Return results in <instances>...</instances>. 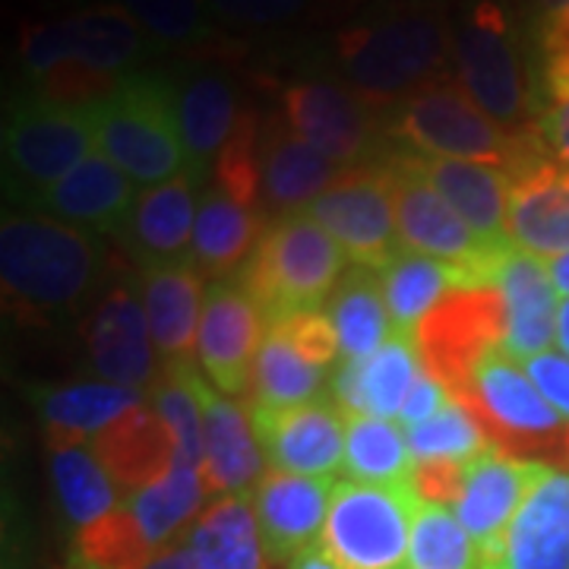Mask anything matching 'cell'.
<instances>
[{
	"instance_id": "1",
	"label": "cell",
	"mask_w": 569,
	"mask_h": 569,
	"mask_svg": "<svg viewBox=\"0 0 569 569\" xmlns=\"http://www.w3.org/2000/svg\"><path fill=\"white\" fill-rule=\"evenodd\" d=\"M332 58L346 86L373 108H387L427 82L447 80L452 26L437 3H399L342 29Z\"/></svg>"
},
{
	"instance_id": "2",
	"label": "cell",
	"mask_w": 569,
	"mask_h": 569,
	"mask_svg": "<svg viewBox=\"0 0 569 569\" xmlns=\"http://www.w3.org/2000/svg\"><path fill=\"white\" fill-rule=\"evenodd\" d=\"M102 272V244L41 212H3L0 279L7 298L36 313L73 310Z\"/></svg>"
},
{
	"instance_id": "3",
	"label": "cell",
	"mask_w": 569,
	"mask_h": 569,
	"mask_svg": "<svg viewBox=\"0 0 569 569\" xmlns=\"http://www.w3.org/2000/svg\"><path fill=\"white\" fill-rule=\"evenodd\" d=\"M342 247L307 212L279 216L260 238L234 282L260 307L269 326L295 313L323 310L348 269Z\"/></svg>"
},
{
	"instance_id": "4",
	"label": "cell",
	"mask_w": 569,
	"mask_h": 569,
	"mask_svg": "<svg viewBox=\"0 0 569 569\" xmlns=\"http://www.w3.org/2000/svg\"><path fill=\"white\" fill-rule=\"evenodd\" d=\"M99 152L140 187L187 174L178 86L159 73H130L96 102Z\"/></svg>"
},
{
	"instance_id": "5",
	"label": "cell",
	"mask_w": 569,
	"mask_h": 569,
	"mask_svg": "<svg viewBox=\"0 0 569 569\" xmlns=\"http://www.w3.org/2000/svg\"><path fill=\"white\" fill-rule=\"evenodd\" d=\"M96 149V102L54 104L26 96L3 127L7 190L20 203L36 206Z\"/></svg>"
},
{
	"instance_id": "6",
	"label": "cell",
	"mask_w": 569,
	"mask_h": 569,
	"mask_svg": "<svg viewBox=\"0 0 569 569\" xmlns=\"http://www.w3.org/2000/svg\"><path fill=\"white\" fill-rule=\"evenodd\" d=\"M387 133L421 156L509 168L522 130L488 118L456 80H437L392 104Z\"/></svg>"
},
{
	"instance_id": "7",
	"label": "cell",
	"mask_w": 569,
	"mask_h": 569,
	"mask_svg": "<svg viewBox=\"0 0 569 569\" xmlns=\"http://www.w3.org/2000/svg\"><path fill=\"white\" fill-rule=\"evenodd\" d=\"M452 70L456 82L500 127L516 130L531 111L529 67L500 0H475L462 10L452 26Z\"/></svg>"
},
{
	"instance_id": "8",
	"label": "cell",
	"mask_w": 569,
	"mask_h": 569,
	"mask_svg": "<svg viewBox=\"0 0 569 569\" xmlns=\"http://www.w3.org/2000/svg\"><path fill=\"white\" fill-rule=\"evenodd\" d=\"M462 402L481 418L488 437L503 452L545 466L560 462L569 471V425L503 348H493L478 365Z\"/></svg>"
},
{
	"instance_id": "9",
	"label": "cell",
	"mask_w": 569,
	"mask_h": 569,
	"mask_svg": "<svg viewBox=\"0 0 569 569\" xmlns=\"http://www.w3.org/2000/svg\"><path fill=\"white\" fill-rule=\"evenodd\" d=\"M418 507L421 497L411 485L380 488L342 478L320 541L342 569H408Z\"/></svg>"
},
{
	"instance_id": "10",
	"label": "cell",
	"mask_w": 569,
	"mask_h": 569,
	"mask_svg": "<svg viewBox=\"0 0 569 569\" xmlns=\"http://www.w3.org/2000/svg\"><path fill=\"white\" fill-rule=\"evenodd\" d=\"M149 51V36L137 20L114 7H89L63 20L29 26L20 39V63L26 80H39L61 63H80L86 70L123 80Z\"/></svg>"
},
{
	"instance_id": "11",
	"label": "cell",
	"mask_w": 569,
	"mask_h": 569,
	"mask_svg": "<svg viewBox=\"0 0 569 569\" xmlns=\"http://www.w3.org/2000/svg\"><path fill=\"white\" fill-rule=\"evenodd\" d=\"M380 162L387 164L396 190V228L399 244L433 260L456 263L475 272L485 288H493L500 260L512 244H490L452 206L411 168L406 152H389Z\"/></svg>"
},
{
	"instance_id": "12",
	"label": "cell",
	"mask_w": 569,
	"mask_h": 569,
	"mask_svg": "<svg viewBox=\"0 0 569 569\" xmlns=\"http://www.w3.org/2000/svg\"><path fill=\"white\" fill-rule=\"evenodd\" d=\"M507 339V307L497 288L452 291L433 307L415 332L425 373L440 380L462 402L478 365Z\"/></svg>"
},
{
	"instance_id": "13",
	"label": "cell",
	"mask_w": 569,
	"mask_h": 569,
	"mask_svg": "<svg viewBox=\"0 0 569 569\" xmlns=\"http://www.w3.org/2000/svg\"><path fill=\"white\" fill-rule=\"evenodd\" d=\"M346 250L351 266L383 269L399 250L396 190L383 162L348 168L339 181L301 209Z\"/></svg>"
},
{
	"instance_id": "14",
	"label": "cell",
	"mask_w": 569,
	"mask_h": 569,
	"mask_svg": "<svg viewBox=\"0 0 569 569\" xmlns=\"http://www.w3.org/2000/svg\"><path fill=\"white\" fill-rule=\"evenodd\" d=\"M507 174L509 241L545 263L569 253V168L550 156L535 127L519 133Z\"/></svg>"
},
{
	"instance_id": "15",
	"label": "cell",
	"mask_w": 569,
	"mask_h": 569,
	"mask_svg": "<svg viewBox=\"0 0 569 569\" xmlns=\"http://www.w3.org/2000/svg\"><path fill=\"white\" fill-rule=\"evenodd\" d=\"M279 104V114L291 123V130L342 168L383 159V133L373 118V104L365 102L346 82L323 77L295 80L282 89Z\"/></svg>"
},
{
	"instance_id": "16",
	"label": "cell",
	"mask_w": 569,
	"mask_h": 569,
	"mask_svg": "<svg viewBox=\"0 0 569 569\" xmlns=\"http://www.w3.org/2000/svg\"><path fill=\"white\" fill-rule=\"evenodd\" d=\"M247 418L272 471L336 478L346 468V411L332 396L291 408H247Z\"/></svg>"
},
{
	"instance_id": "17",
	"label": "cell",
	"mask_w": 569,
	"mask_h": 569,
	"mask_svg": "<svg viewBox=\"0 0 569 569\" xmlns=\"http://www.w3.org/2000/svg\"><path fill=\"white\" fill-rule=\"evenodd\" d=\"M263 339V313L241 284L234 279L206 284L197 358L209 383L222 396H247L253 389V370Z\"/></svg>"
},
{
	"instance_id": "18",
	"label": "cell",
	"mask_w": 569,
	"mask_h": 569,
	"mask_svg": "<svg viewBox=\"0 0 569 569\" xmlns=\"http://www.w3.org/2000/svg\"><path fill=\"white\" fill-rule=\"evenodd\" d=\"M553 466L516 459L500 447L488 449L466 468V488L456 503V516L478 548V569L490 567L503 548L509 522L529 500L535 485Z\"/></svg>"
},
{
	"instance_id": "19",
	"label": "cell",
	"mask_w": 569,
	"mask_h": 569,
	"mask_svg": "<svg viewBox=\"0 0 569 569\" xmlns=\"http://www.w3.org/2000/svg\"><path fill=\"white\" fill-rule=\"evenodd\" d=\"M89 367L102 383L137 389L156 383V346L149 336L146 307L127 284H114L89 317L86 329Z\"/></svg>"
},
{
	"instance_id": "20",
	"label": "cell",
	"mask_w": 569,
	"mask_h": 569,
	"mask_svg": "<svg viewBox=\"0 0 569 569\" xmlns=\"http://www.w3.org/2000/svg\"><path fill=\"white\" fill-rule=\"evenodd\" d=\"M336 478H307L269 471L253 490V509L272 563H288L323 538Z\"/></svg>"
},
{
	"instance_id": "21",
	"label": "cell",
	"mask_w": 569,
	"mask_h": 569,
	"mask_svg": "<svg viewBox=\"0 0 569 569\" xmlns=\"http://www.w3.org/2000/svg\"><path fill=\"white\" fill-rule=\"evenodd\" d=\"M133 187L137 183L96 149L67 178L54 183L39 203L32 206V212L77 224L82 231H96V234H123L137 206Z\"/></svg>"
},
{
	"instance_id": "22",
	"label": "cell",
	"mask_w": 569,
	"mask_h": 569,
	"mask_svg": "<svg viewBox=\"0 0 569 569\" xmlns=\"http://www.w3.org/2000/svg\"><path fill=\"white\" fill-rule=\"evenodd\" d=\"M346 171L348 168L295 133L282 114H269L260 127V183L263 206L269 209L282 216L301 212Z\"/></svg>"
},
{
	"instance_id": "23",
	"label": "cell",
	"mask_w": 569,
	"mask_h": 569,
	"mask_svg": "<svg viewBox=\"0 0 569 569\" xmlns=\"http://www.w3.org/2000/svg\"><path fill=\"white\" fill-rule=\"evenodd\" d=\"M493 288L507 307V339L503 351L516 361L550 351L557 342L560 295L553 288L548 263L512 244L500 260Z\"/></svg>"
},
{
	"instance_id": "24",
	"label": "cell",
	"mask_w": 569,
	"mask_h": 569,
	"mask_svg": "<svg viewBox=\"0 0 569 569\" xmlns=\"http://www.w3.org/2000/svg\"><path fill=\"white\" fill-rule=\"evenodd\" d=\"M200 402H203L206 459L203 481L209 490V503L216 497L253 493L263 481V449L241 406H234L203 377L197 380Z\"/></svg>"
},
{
	"instance_id": "25",
	"label": "cell",
	"mask_w": 569,
	"mask_h": 569,
	"mask_svg": "<svg viewBox=\"0 0 569 569\" xmlns=\"http://www.w3.org/2000/svg\"><path fill=\"white\" fill-rule=\"evenodd\" d=\"M485 569H569V471L550 468L535 485Z\"/></svg>"
},
{
	"instance_id": "26",
	"label": "cell",
	"mask_w": 569,
	"mask_h": 569,
	"mask_svg": "<svg viewBox=\"0 0 569 569\" xmlns=\"http://www.w3.org/2000/svg\"><path fill=\"white\" fill-rule=\"evenodd\" d=\"M203 298V272L193 260L142 269V307L162 365H190L200 339Z\"/></svg>"
},
{
	"instance_id": "27",
	"label": "cell",
	"mask_w": 569,
	"mask_h": 569,
	"mask_svg": "<svg viewBox=\"0 0 569 569\" xmlns=\"http://www.w3.org/2000/svg\"><path fill=\"white\" fill-rule=\"evenodd\" d=\"M406 159L485 241H490V244H512L507 231V168L459 162V159H437V156L411 152V149H406Z\"/></svg>"
},
{
	"instance_id": "28",
	"label": "cell",
	"mask_w": 569,
	"mask_h": 569,
	"mask_svg": "<svg viewBox=\"0 0 569 569\" xmlns=\"http://www.w3.org/2000/svg\"><path fill=\"white\" fill-rule=\"evenodd\" d=\"M178 118H181V140L187 152V174L200 187L241 121L234 82L222 70L187 73L178 86Z\"/></svg>"
},
{
	"instance_id": "29",
	"label": "cell",
	"mask_w": 569,
	"mask_h": 569,
	"mask_svg": "<svg viewBox=\"0 0 569 569\" xmlns=\"http://www.w3.org/2000/svg\"><path fill=\"white\" fill-rule=\"evenodd\" d=\"M89 447L118 485L123 500L156 485L178 456V443L168 425L156 415V408L146 406L130 408L114 425L104 427L99 437H92Z\"/></svg>"
},
{
	"instance_id": "30",
	"label": "cell",
	"mask_w": 569,
	"mask_h": 569,
	"mask_svg": "<svg viewBox=\"0 0 569 569\" xmlns=\"http://www.w3.org/2000/svg\"><path fill=\"white\" fill-rule=\"evenodd\" d=\"M197 209L200 200L190 174H178L159 187L142 190L123 231L142 269L190 260Z\"/></svg>"
},
{
	"instance_id": "31",
	"label": "cell",
	"mask_w": 569,
	"mask_h": 569,
	"mask_svg": "<svg viewBox=\"0 0 569 569\" xmlns=\"http://www.w3.org/2000/svg\"><path fill=\"white\" fill-rule=\"evenodd\" d=\"M380 284H383V298H387L396 336H411V339L418 326L425 323L427 313L440 301H447L452 291L485 288L478 282V276L462 266L443 263L406 247H399L396 257L380 269Z\"/></svg>"
},
{
	"instance_id": "32",
	"label": "cell",
	"mask_w": 569,
	"mask_h": 569,
	"mask_svg": "<svg viewBox=\"0 0 569 569\" xmlns=\"http://www.w3.org/2000/svg\"><path fill=\"white\" fill-rule=\"evenodd\" d=\"M260 224L263 222H260L257 209L241 206L228 193H222L216 183H209L200 193L190 260L212 282L228 279L231 272H241L250 260V253L260 244V238H263Z\"/></svg>"
},
{
	"instance_id": "33",
	"label": "cell",
	"mask_w": 569,
	"mask_h": 569,
	"mask_svg": "<svg viewBox=\"0 0 569 569\" xmlns=\"http://www.w3.org/2000/svg\"><path fill=\"white\" fill-rule=\"evenodd\" d=\"M206 500H209V490H206L203 468L171 466L156 485L127 497L123 507L137 519L149 548L162 553L171 545H178L190 526L200 519V512L209 507Z\"/></svg>"
},
{
	"instance_id": "34",
	"label": "cell",
	"mask_w": 569,
	"mask_h": 569,
	"mask_svg": "<svg viewBox=\"0 0 569 569\" xmlns=\"http://www.w3.org/2000/svg\"><path fill=\"white\" fill-rule=\"evenodd\" d=\"M326 313L336 326L339 355L346 361H365L396 336L380 272L367 266H348L342 282L326 305Z\"/></svg>"
},
{
	"instance_id": "35",
	"label": "cell",
	"mask_w": 569,
	"mask_h": 569,
	"mask_svg": "<svg viewBox=\"0 0 569 569\" xmlns=\"http://www.w3.org/2000/svg\"><path fill=\"white\" fill-rule=\"evenodd\" d=\"M183 538L203 553L212 569L272 567L263 548L260 522H257L253 493H234V497L212 500Z\"/></svg>"
},
{
	"instance_id": "36",
	"label": "cell",
	"mask_w": 569,
	"mask_h": 569,
	"mask_svg": "<svg viewBox=\"0 0 569 569\" xmlns=\"http://www.w3.org/2000/svg\"><path fill=\"white\" fill-rule=\"evenodd\" d=\"M39 415L51 430V447L82 443L99 437L130 408L142 406V392L114 383H73L61 389H41L36 396Z\"/></svg>"
},
{
	"instance_id": "37",
	"label": "cell",
	"mask_w": 569,
	"mask_h": 569,
	"mask_svg": "<svg viewBox=\"0 0 569 569\" xmlns=\"http://www.w3.org/2000/svg\"><path fill=\"white\" fill-rule=\"evenodd\" d=\"M346 475L351 481L380 488L411 485L415 456L408 449L406 427L373 415H348Z\"/></svg>"
},
{
	"instance_id": "38",
	"label": "cell",
	"mask_w": 569,
	"mask_h": 569,
	"mask_svg": "<svg viewBox=\"0 0 569 569\" xmlns=\"http://www.w3.org/2000/svg\"><path fill=\"white\" fill-rule=\"evenodd\" d=\"M51 481L58 490L63 516L80 531L121 507V490L111 481V475L104 471L92 447L82 443L51 447Z\"/></svg>"
},
{
	"instance_id": "39",
	"label": "cell",
	"mask_w": 569,
	"mask_h": 569,
	"mask_svg": "<svg viewBox=\"0 0 569 569\" xmlns=\"http://www.w3.org/2000/svg\"><path fill=\"white\" fill-rule=\"evenodd\" d=\"M323 383L326 367L307 361L279 326H269L263 348L257 355L253 389H250L247 408L305 406L320 396Z\"/></svg>"
},
{
	"instance_id": "40",
	"label": "cell",
	"mask_w": 569,
	"mask_h": 569,
	"mask_svg": "<svg viewBox=\"0 0 569 569\" xmlns=\"http://www.w3.org/2000/svg\"><path fill=\"white\" fill-rule=\"evenodd\" d=\"M197 380H200V370L197 367L164 365L162 377L149 387V399H152L156 415L168 425L174 443H178L174 466L203 468V402H200Z\"/></svg>"
},
{
	"instance_id": "41",
	"label": "cell",
	"mask_w": 569,
	"mask_h": 569,
	"mask_svg": "<svg viewBox=\"0 0 569 569\" xmlns=\"http://www.w3.org/2000/svg\"><path fill=\"white\" fill-rule=\"evenodd\" d=\"M408 449L415 462H475L497 443L488 437L481 418L466 402H449L440 415H433L425 425L406 430Z\"/></svg>"
},
{
	"instance_id": "42",
	"label": "cell",
	"mask_w": 569,
	"mask_h": 569,
	"mask_svg": "<svg viewBox=\"0 0 569 569\" xmlns=\"http://www.w3.org/2000/svg\"><path fill=\"white\" fill-rule=\"evenodd\" d=\"M529 80L531 111L569 102V7L535 10Z\"/></svg>"
},
{
	"instance_id": "43",
	"label": "cell",
	"mask_w": 569,
	"mask_h": 569,
	"mask_svg": "<svg viewBox=\"0 0 569 569\" xmlns=\"http://www.w3.org/2000/svg\"><path fill=\"white\" fill-rule=\"evenodd\" d=\"M408 569H478V548L456 509L421 500L411 526Z\"/></svg>"
},
{
	"instance_id": "44",
	"label": "cell",
	"mask_w": 569,
	"mask_h": 569,
	"mask_svg": "<svg viewBox=\"0 0 569 569\" xmlns=\"http://www.w3.org/2000/svg\"><path fill=\"white\" fill-rule=\"evenodd\" d=\"M425 377V365L411 336H392L380 351L365 358L367 408L373 418H399L411 387Z\"/></svg>"
},
{
	"instance_id": "45",
	"label": "cell",
	"mask_w": 569,
	"mask_h": 569,
	"mask_svg": "<svg viewBox=\"0 0 569 569\" xmlns=\"http://www.w3.org/2000/svg\"><path fill=\"white\" fill-rule=\"evenodd\" d=\"M156 557L159 553L149 548L137 519L123 503L77 535L80 569H146Z\"/></svg>"
},
{
	"instance_id": "46",
	"label": "cell",
	"mask_w": 569,
	"mask_h": 569,
	"mask_svg": "<svg viewBox=\"0 0 569 569\" xmlns=\"http://www.w3.org/2000/svg\"><path fill=\"white\" fill-rule=\"evenodd\" d=\"M156 44L187 48L212 36V10L206 0H118Z\"/></svg>"
},
{
	"instance_id": "47",
	"label": "cell",
	"mask_w": 569,
	"mask_h": 569,
	"mask_svg": "<svg viewBox=\"0 0 569 569\" xmlns=\"http://www.w3.org/2000/svg\"><path fill=\"white\" fill-rule=\"evenodd\" d=\"M260 127L263 121L253 111H241L231 140L224 142L222 156L212 168V183L241 206H263V183H260Z\"/></svg>"
},
{
	"instance_id": "48",
	"label": "cell",
	"mask_w": 569,
	"mask_h": 569,
	"mask_svg": "<svg viewBox=\"0 0 569 569\" xmlns=\"http://www.w3.org/2000/svg\"><path fill=\"white\" fill-rule=\"evenodd\" d=\"M216 20L234 29H272L298 20L313 0H206Z\"/></svg>"
},
{
	"instance_id": "49",
	"label": "cell",
	"mask_w": 569,
	"mask_h": 569,
	"mask_svg": "<svg viewBox=\"0 0 569 569\" xmlns=\"http://www.w3.org/2000/svg\"><path fill=\"white\" fill-rule=\"evenodd\" d=\"M279 329L291 339V346L298 348L307 361H313V365L329 367L339 358V336H336V326H332L326 310L295 313L284 323H279Z\"/></svg>"
},
{
	"instance_id": "50",
	"label": "cell",
	"mask_w": 569,
	"mask_h": 569,
	"mask_svg": "<svg viewBox=\"0 0 569 569\" xmlns=\"http://www.w3.org/2000/svg\"><path fill=\"white\" fill-rule=\"evenodd\" d=\"M550 408L569 425V358L563 351H541L519 361Z\"/></svg>"
},
{
	"instance_id": "51",
	"label": "cell",
	"mask_w": 569,
	"mask_h": 569,
	"mask_svg": "<svg viewBox=\"0 0 569 569\" xmlns=\"http://www.w3.org/2000/svg\"><path fill=\"white\" fill-rule=\"evenodd\" d=\"M466 468L462 462H415L411 488L425 503L456 509L466 488Z\"/></svg>"
},
{
	"instance_id": "52",
	"label": "cell",
	"mask_w": 569,
	"mask_h": 569,
	"mask_svg": "<svg viewBox=\"0 0 569 569\" xmlns=\"http://www.w3.org/2000/svg\"><path fill=\"white\" fill-rule=\"evenodd\" d=\"M449 402H452V392L440 380H433L430 373H425L408 392L406 406L399 411V425L406 427V430L415 425H425L433 415H440Z\"/></svg>"
},
{
	"instance_id": "53",
	"label": "cell",
	"mask_w": 569,
	"mask_h": 569,
	"mask_svg": "<svg viewBox=\"0 0 569 569\" xmlns=\"http://www.w3.org/2000/svg\"><path fill=\"white\" fill-rule=\"evenodd\" d=\"M329 396L332 402L348 415H370L365 392V361H342L332 370L329 380Z\"/></svg>"
},
{
	"instance_id": "54",
	"label": "cell",
	"mask_w": 569,
	"mask_h": 569,
	"mask_svg": "<svg viewBox=\"0 0 569 569\" xmlns=\"http://www.w3.org/2000/svg\"><path fill=\"white\" fill-rule=\"evenodd\" d=\"M531 127L541 137V142L548 146L550 156L563 164V168H569V102L545 108Z\"/></svg>"
},
{
	"instance_id": "55",
	"label": "cell",
	"mask_w": 569,
	"mask_h": 569,
	"mask_svg": "<svg viewBox=\"0 0 569 569\" xmlns=\"http://www.w3.org/2000/svg\"><path fill=\"white\" fill-rule=\"evenodd\" d=\"M146 569H212L209 560H206L200 550L193 548L187 538H181L178 545H171L168 550H162L152 563Z\"/></svg>"
},
{
	"instance_id": "56",
	"label": "cell",
	"mask_w": 569,
	"mask_h": 569,
	"mask_svg": "<svg viewBox=\"0 0 569 569\" xmlns=\"http://www.w3.org/2000/svg\"><path fill=\"white\" fill-rule=\"evenodd\" d=\"M284 569H342L336 560H332V553L323 548V541H317V545H310L307 550H301L298 557H291Z\"/></svg>"
},
{
	"instance_id": "57",
	"label": "cell",
	"mask_w": 569,
	"mask_h": 569,
	"mask_svg": "<svg viewBox=\"0 0 569 569\" xmlns=\"http://www.w3.org/2000/svg\"><path fill=\"white\" fill-rule=\"evenodd\" d=\"M550 279H553V288H557V295L560 298H569V253L563 257H557V260H550Z\"/></svg>"
},
{
	"instance_id": "58",
	"label": "cell",
	"mask_w": 569,
	"mask_h": 569,
	"mask_svg": "<svg viewBox=\"0 0 569 569\" xmlns=\"http://www.w3.org/2000/svg\"><path fill=\"white\" fill-rule=\"evenodd\" d=\"M557 346L569 358V298L560 301V313H557Z\"/></svg>"
},
{
	"instance_id": "59",
	"label": "cell",
	"mask_w": 569,
	"mask_h": 569,
	"mask_svg": "<svg viewBox=\"0 0 569 569\" xmlns=\"http://www.w3.org/2000/svg\"><path fill=\"white\" fill-rule=\"evenodd\" d=\"M535 10H553V7H569V0H531Z\"/></svg>"
}]
</instances>
